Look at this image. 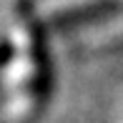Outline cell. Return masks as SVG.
<instances>
[{
	"instance_id": "6da1fadb",
	"label": "cell",
	"mask_w": 123,
	"mask_h": 123,
	"mask_svg": "<svg viewBox=\"0 0 123 123\" xmlns=\"http://www.w3.org/2000/svg\"><path fill=\"white\" fill-rule=\"evenodd\" d=\"M123 15V0H96V3L80 5L75 10H68V13L58 15L55 18V25L60 30L65 28H75L83 23H96V20H111Z\"/></svg>"
}]
</instances>
